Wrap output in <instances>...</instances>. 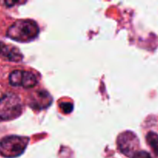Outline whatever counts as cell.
Here are the masks:
<instances>
[{
	"mask_svg": "<svg viewBox=\"0 0 158 158\" xmlns=\"http://www.w3.org/2000/svg\"><path fill=\"white\" fill-rule=\"evenodd\" d=\"M38 26L31 19L17 20L7 30V36L12 40L21 43L32 41L39 35Z\"/></svg>",
	"mask_w": 158,
	"mask_h": 158,
	"instance_id": "1",
	"label": "cell"
},
{
	"mask_svg": "<svg viewBox=\"0 0 158 158\" xmlns=\"http://www.w3.org/2000/svg\"><path fill=\"white\" fill-rule=\"evenodd\" d=\"M29 138L20 136H9L0 141V154L7 158L21 155L27 147Z\"/></svg>",
	"mask_w": 158,
	"mask_h": 158,
	"instance_id": "2",
	"label": "cell"
},
{
	"mask_svg": "<svg viewBox=\"0 0 158 158\" xmlns=\"http://www.w3.org/2000/svg\"><path fill=\"white\" fill-rule=\"evenodd\" d=\"M23 112V103L19 97L9 93L0 98V118L9 120L19 117Z\"/></svg>",
	"mask_w": 158,
	"mask_h": 158,
	"instance_id": "3",
	"label": "cell"
},
{
	"mask_svg": "<svg viewBox=\"0 0 158 158\" xmlns=\"http://www.w3.org/2000/svg\"><path fill=\"white\" fill-rule=\"evenodd\" d=\"M117 145L123 154L132 157L137 152L139 148V140L137 136L131 131H126L120 134L117 138Z\"/></svg>",
	"mask_w": 158,
	"mask_h": 158,
	"instance_id": "4",
	"label": "cell"
},
{
	"mask_svg": "<svg viewBox=\"0 0 158 158\" xmlns=\"http://www.w3.org/2000/svg\"><path fill=\"white\" fill-rule=\"evenodd\" d=\"M9 83L14 86L31 88L37 84L35 76L28 71L15 70L9 75Z\"/></svg>",
	"mask_w": 158,
	"mask_h": 158,
	"instance_id": "5",
	"label": "cell"
},
{
	"mask_svg": "<svg viewBox=\"0 0 158 158\" xmlns=\"http://www.w3.org/2000/svg\"><path fill=\"white\" fill-rule=\"evenodd\" d=\"M0 58H4L9 61L18 63L23 60V55L18 48L0 43Z\"/></svg>",
	"mask_w": 158,
	"mask_h": 158,
	"instance_id": "6",
	"label": "cell"
},
{
	"mask_svg": "<svg viewBox=\"0 0 158 158\" xmlns=\"http://www.w3.org/2000/svg\"><path fill=\"white\" fill-rule=\"evenodd\" d=\"M30 106L34 109L41 110L47 107L52 102V98L47 92L38 91L32 97Z\"/></svg>",
	"mask_w": 158,
	"mask_h": 158,
	"instance_id": "7",
	"label": "cell"
},
{
	"mask_svg": "<svg viewBox=\"0 0 158 158\" xmlns=\"http://www.w3.org/2000/svg\"><path fill=\"white\" fill-rule=\"evenodd\" d=\"M147 141L153 150L154 154L158 156V135L154 132H149L147 135Z\"/></svg>",
	"mask_w": 158,
	"mask_h": 158,
	"instance_id": "8",
	"label": "cell"
},
{
	"mask_svg": "<svg viewBox=\"0 0 158 158\" xmlns=\"http://www.w3.org/2000/svg\"><path fill=\"white\" fill-rule=\"evenodd\" d=\"M60 107H61L62 110L64 113H66V114H69L71 111L73 110V105L69 103H62L60 104Z\"/></svg>",
	"mask_w": 158,
	"mask_h": 158,
	"instance_id": "9",
	"label": "cell"
},
{
	"mask_svg": "<svg viewBox=\"0 0 158 158\" xmlns=\"http://www.w3.org/2000/svg\"><path fill=\"white\" fill-rule=\"evenodd\" d=\"M131 158H151V157L148 152L141 151L136 152Z\"/></svg>",
	"mask_w": 158,
	"mask_h": 158,
	"instance_id": "10",
	"label": "cell"
}]
</instances>
